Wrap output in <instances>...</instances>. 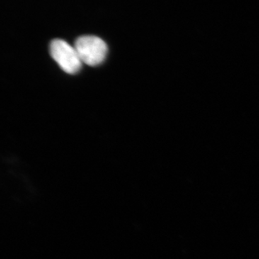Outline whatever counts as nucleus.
I'll use <instances>...</instances> for the list:
<instances>
[{
    "instance_id": "1",
    "label": "nucleus",
    "mask_w": 259,
    "mask_h": 259,
    "mask_svg": "<svg viewBox=\"0 0 259 259\" xmlns=\"http://www.w3.org/2000/svg\"><path fill=\"white\" fill-rule=\"evenodd\" d=\"M75 49L83 64L90 66L101 64L106 58L107 44L100 37L95 35H83L76 39Z\"/></svg>"
},
{
    "instance_id": "2",
    "label": "nucleus",
    "mask_w": 259,
    "mask_h": 259,
    "mask_svg": "<svg viewBox=\"0 0 259 259\" xmlns=\"http://www.w3.org/2000/svg\"><path fill=\"white\" fill-rule=\"evenodd\" d=\"M50 53L54 61L61 69L69 74L79 72L82 66V61L74 47L61 39H55L51 42Z\"/></svg>"
}]
</instances>
